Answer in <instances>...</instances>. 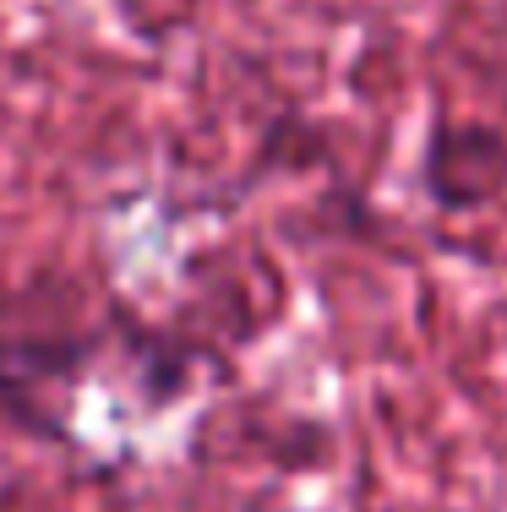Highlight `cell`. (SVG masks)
I'll return each instance as SVG.
<instances>
[{
	"label": "cell",
	"instance_id": "cell-1",
	"mask_svg": "<svg viewBox=\"0 0 507 512\" xmlns=\"http://www.w3.org/2000/svg\"><path fill=\"white\" fill-rule=\"evenodd\" d=\"M426 197L442 213H469L507 191V137L486 120H437L420 158Z\"/></svg>",
	"mask_w": 507,
	"mask_h": 512
},
{
	"label": "cell",
	"instance_id": "cell-2",
	"mask_svg": "<svg viewBox=\"0 0 507 512\" xmlns=\"http://www.w3.org/2000/svg\"><path fill=\"white\" fill-rule=\"evenodd\" d=\"M88 360V344L77 338H0V409L22 425H39L33 393L44 382H71Z\"/></svg>",
	"mask_w": 507,
	"mask_h": 512
}]
</instances>
